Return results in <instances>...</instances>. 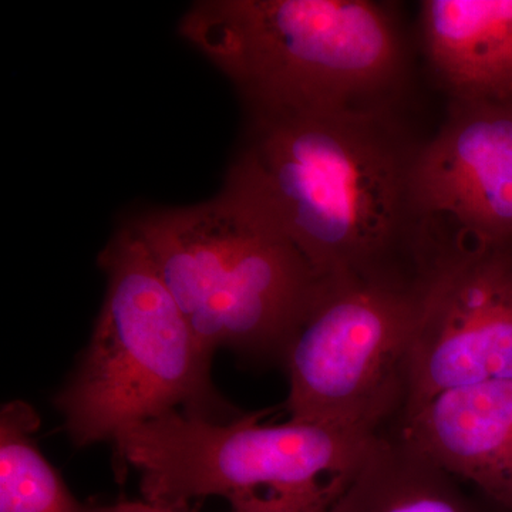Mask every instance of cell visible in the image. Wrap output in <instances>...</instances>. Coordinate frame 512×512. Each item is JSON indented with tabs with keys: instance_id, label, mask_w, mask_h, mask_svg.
Wrapping results in <instances>:
<instances>
[{
	"instance_id": "obj_4",
	"label": "cell",
	"mask_w": 512,
	"mask_h": 512,
	"mask_svg": "<svg viewBox=\"0 0 512 512\" xmlns=\"http://www.w3.org/2000/svg\"><path fill=\"white\" fill-rule=\"evenodd\" d=\"M106 293L92 338L55 407L74 446L111 441L171 412L228 421L205 355L146 249L123 222L101 249Z\"/></svg>"
},
{
	"instance_id": "obj_10",
	"label": "cell",
	"mask_w": 512,
	"mask_h": 512,
	"mask_svg": "<svg viewBox=\"0 0 512 512\" xmlns=\"http://www.w3.org/2000/svg\"><path fill=\"white\" fill-rule=\"evenodd\" d=\"M419 32L451 99H512V0H423Z\"/></svg>"
},
{
	"instance_id": "obj_3",
	"label": "cell",
	"mask_w": 512,
	"mask_h": 512,
	"mask_svg": "<svg viewBox=\"0 0 512 512\" xmlns=\"http://www.w3.org/2000/svg\"><path fill=\"white\" fill-rule=\"evenodd\" d=\"M210 359L284 362L322 286L295 248L220 191L126 221Z\"/></svg>"
},
{
	"instance_id": "obj_15",
	"label": "cell",
	"mask_w": 512,
	"mask_h": 512,
	"mask_svg": "<svg viewBox=\"0 0 512 512\" xmlns=\"http://www.w3.org/2000/svg\"><path fill=\"white\" fill-rule=\"evenodd\" d=\"M500 248L501 251H503L505 259H507L508 265H510V269L512 271V239L510 242H508V244H505Z\"/></svg>"
},
{
	"instance_id": "obj_5",
	"label": "cell",
	"mask_w": 512,
	"mask_h": 512,
	"mask_svg": "<svg viewBox=\"0 0 512 512\" xmlns=\"http://www.w3.org/2000/svg\"><path fill=\"white\" fill-rule=\"evenodd\" d=\"M271 410L217 421L171 412L131 427L113 441L114 471L140 474L148 503L183 510L208 497L312 490L345 477L377 437L328 424H264Z\"/></svg>"
},
{
	"instance_id": "obj_9",
	"label": "cell",
	"mask_w": 512,
	"mask_h": 512,
	"mask_svg": "<svg viewBox=\"0 0 512 512\" xmlns=\"http://www.w3.org/2000/svg\"><path fill=\"white\" fill-rule=\"evenodd\" d=\"M399 430L424 456L512 512V379L436 394Z\"/></svg>"
},
{
	"instance_id": "obj_14",
	"label": "cell",
	"mask_w": 512,
	"mask_h": 512,
	"mask_svg": "<svg viewBox=\"0 0 512 512\" xmlns=\"http://www.w3.org/2000/svg\"><path fill=\"white\" fill-rule=\"evenodd\" d=\"M86 512H181L163 505L148 503V501H119L109 505H94L87 507Z\"/></svg>"
},
{
	"instance_id": "obj_7",
	"label": "cell",
	"mask_w": 512,
	"mask_h": 512,
	"mask_svg": "<svg viewBox=\"0 0 512 512\" xmlns=\"http://www.w3.org/2000/svg\"><path fill=\"white\" fill-rule=\"evenodd\" d=\"M504 379H512L510 265L500 247L453 237L424 301L407 414L446 390Z\"/></svg>"
},
{
	"instance_id": "obj_13",
	"label": "cell",
	"mask_w": 512,
	"mask_h": 512,
	"mask_svg": "<svg viewBox=\"0 0 512 512\" xmlns=\"http://www.w3.org/2000/svg\"><path fill=\"white\" fill-rule=\"evenodd\" d=\"M333 493V480L312 490L238 495L229 512H322Z\"/></svg>"
},
{
	"instance_id": "obj_2",
	"label": "cell",
	"mask_w": 512,
	"mask_h": 512,
	"mask_svg": "<svg viewBox=\"0 0 512 512\" xmlns=\"http://www.w3.org/2000/svg\"><path fill=\"white\" fill-rule=\"evenodd\" d=\"M178 32L247 114L397 110L409 80V47L387 3L202 0Z\"/></svg>"
},
{
	"instance_id": "obj_6",
	"label": "cell",
	"mask_w": 512,
	"mask_h": 512,
	"mask_svg": "<svg viewBox=\"0 0 512 512\" xmlns=\"http://www.w3.org/2000/svg\"><path fill=\"white\" fill-rule=\"evenodd\" d=\"M427 291L323 279L282 362L289 420L370 436L400 429Z\"/></svg>"
},
{
	"instance_id": "obj_1",
	"label": "cell",
	"mask_w": 512,
	"mask_h": 512,
	"mask_svg": "<svg viewBox=\"0 0 512 512\" xmlns=\"http://www.w3.org/2000/svg\"><path fill=\"white\" fill-rule=\"evenodd\" d=\"M399 110L247 114L221 192L323 279L426 289L448 234L417 200Z\"/></svg>"
},
{
	"instance_id": "obj_12",
	"label": "cell",
	"mask_w": 512,
	"mask_h": 512,
	"mask_svg": "<svg viewBox=\"0 0 512 512\" xmlns=\"http://www.w3.org/2000/svg\"><path fill=\"white\" fill-rule=\"evenodd\" d=\"M40 417L13 400L0 413V512H86L35 441Z\"/></svg>"
},
{
	"instance_id": "obj_11",
	"label": "cell",
	"mask_w": 512,
	"mask_h": 512,
	"mask_svg": "<svg viewBox=\"0 0 512 512\" xmlns=\"http://www.w3.org/2000/svg\"><path fill=\"white\" fill-rule=\"evenodd\" d=\"M322 512L507 511L424 456L397 429L380 434L355 470L333 480Z\"/></svg>"
},
{
	"instance_id": "obj_8",
	"label": "cell",
	"mask_w": 512,
	"mask_h": 512,
	"mask_svg": "<svg viewBox=\"0 0 512 512\" xmlns=\"http://www.w3.org/2000/svg\"><path fill=\"white\" fill-rule=\"evenodd\" d=\"M424 214L477 247L512 239V99H451L414 170Z\"/></svg>"
}]
</instances>
